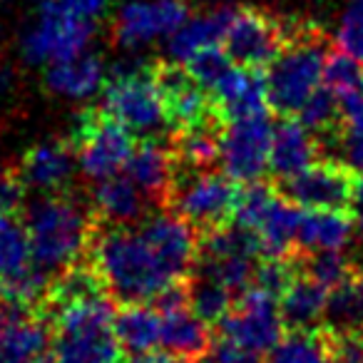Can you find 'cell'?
Here are the masks:
<instances>
[{"label":"cell","instance_id":"6da1fadb","mask_svg":"<svg viewBox=\"0 0 363 363\" xmlns=\"http://www.w3.org/2000/svg\"><path fill=\"white\" fill-rule=\"evenodd\" d=\"M87 262L97 269L110 298L122 303H147L172 284L152 254L140 229L100 222L92 234Z\"/></svg>","mask_w":363,"mask_h":363},{"label":"cell","instance_id":"7a4b0ae2","mask_svg":"<svg viewBox=\"0 0 363 363\" xmlns=\"http://www.w3.org/2000/svg\"><path fill=\"white\" fill-rule=\"evenodd\" d=\"M23 222L30 234L35 264L55 277L87 257L100 217L72 194L50 192L28 204Z\"/></svg>","mask_w":363,"mask_h":363},{"label":"cell","instance_id":"3957f363","mask_svg":"<svg viewBox=\"0 0 363 363\" xmlns=\"http://www.w3.org/2000/svg\"><path fill=\"white\" fill-rule=\"evenodd\" d=\"M328 40L313 23L294 21L291 38L272 60L267 75L269 107L279 117H296L323 77Z\"/></svg>","mask_w":363,"mask_h":363},{"label":"cell","instance_id":"277c9868","mask_svg":"<svg viewBox=\"0 0 363 363\" xmlns=\"http://www.w3.org/2000/svg\"><path fill=\"white\" fill-rule=\"evenodd\" d=\"M57 363H120L125 358L115 336L110 296L82 298L48 313Z\"/></svg>","mask_w":363,"mask_h":363},{"label":"cell","instance_id":"5b68a950","mask_svg":"<svg viewBox=\"0 0 363 363\" xmlns=\"http://www.w3.org/2000/svg\"><path fill=\"white\" fill-rule=\"evenodd\" d=\"M239 192L242 182L232 179L227 172L177 167L164 209L187 219L202 237L214 229L234 224Z\"/></svg>","mask_w":363,"mask_h":363},{"label":"cell","instance_id":"8992f818","mask_svg":"<svg viewBox=\"0 0 363 363\" xmlns=\"http://www.w3.org/2000/svg\"><path fill=\"white\" fill-rule=\"evenodd\" d=\"M102 110L127 127L132 135L160 137L169 130L160 87L152 65L115 67L102 85ZM172 135V130H169Z\"/></svg>","mask_w":363,"mask_h":363},{"label":"cell","instance_id":"52a82bcc","mask_svg":"<svg viewBox=\"0 0 363 363\" xmlns=\"http://www.w3.org/2000/svg\"><path fill=\"white\" fill-rule=\"evenodd\" d=\"M70 145L80 172L95 182L120 174L137 147L132 132L102 107H87L77 115Z\"/></svg>","mask_w":363,"mask_h":363},{"label":"cell","instance_id":"ba28073f","mask_svg":"<svg viewBox=\"0 0 363 363\" xmlns=\"http://www.w3.org/2000/svg\"><path fill=\"white\" fill-rule=\"evenodd\" d=\"M291 26L294 21H281L264 8H237L227 38H224V50L234 65L264 70L289 43Z\"/></svg>","mask_w":363,"mask_h":363},{"label":"cell","instance_id":"9c48e42d","mask_svg":"<svg viewBox=\"0 0 363 363\" xmlns=\"http://www.w3.org/2000/svg\"><path fill=\"white\" fill-rule=\"evenodd\" d=\"M155 77L172 132L224 127L212 95L189 75L187 67H182L174 60H160L155 62Z\"/></svg>","mask_w":363,"mask_h":363},{"label":"cell","instance_id":"30bf717a","mask_svg":"<svg viewBox=\"0 0 363 363\" xmlns=\"http://www.w3.org/2000/svg\"><path fill=\"white\" fill-rule=\"evenodd\" d=\"M95 21L70 18L40 3L38 21L33 23V28L21 43L23 57L30 65H52V62L72 60L87 50L92 35H95Z\"/></svg>","mask_w":363,"mask_h":363},{"label":"cell","instance_id":"8fae6325","mask_svg":"<svg viewBox=\"0 0 363 363\" xmlns=\"http://www.w3.org/2000/svg\"><path fill=\"white\" fill-rule=\"evenodd\" d=\"M217 333L264 356L286 333L279 298L252 284L234 298L232 311L217 323Z\"/></svg>","mask_w":363,"mask_h":363},{"label":"cell","instance_id":"7c38bea8","mask_svg":"<svg viewBox=\"0 0 363 363\" xmlns=\"http://www.w3.org/2000/svg\"><path fill=\"white\" fill-rule=\"evenodd\" d=\"M286 202L301 209H338L348 212L353 202V187H356V172L341 160L326 157L313 162L298 174L289 179L274 182Z\"/></svg>","mask_w":363,"mask_h":363},{"label":"cell","instance_id":"4fadbf2b","mask_svg":"<svg viewBox=\"0 0 363 363\" xmlns=\"http://www.w3.org/2000/svg\"><path fill=\"white\" fill-rule=\"evenodd\" d=\"M274 125L267 115L244 117L224 125L222 130V157L219 164L224 167L232 179L257 182L269 172L272 160Z\"/></svg>","mask_w":363,"mask_h":363},{"label":"cell","instance_id":"5bb4252c","mask_svg":"<svg viewBox=\"0 0 363 363\" xmlns=\"http://www.w3.org/2000/svg\"><path fill=\"white\" fill-rule=\"evenodd\" d=\"M137 229L150 244L152 254L157 257L169 281H182L192 277L199 254V234L187 219L164 209V212L142 217Z\"/></svg>","mask_w":363,"mask_h":363},{"label":"cell","instance_id":"9a60e30c","mask_svg":"<svg viewBox=\"0 0 363 363\" xmlns=\"http://www.w3.org/2000/svg\"><path fill=\"white\" fill-rule=\"evenodd\" d=\"M192 18L189 0H135L127 3L115 18L112 38L120 48L135 50L155 38L179 30Z\"/></svg>","mask_w":363,"mask_h":363},{"label":"cell","instance_id":"2e32d148","mask_svg":"<svg viewBox=\"0 0 363 363\" xmlns=\"http://www.w3.org/2000/svg\"><path fill=\"white\" fill-rule=\"evenodd\" d=\"M77 167V155L70 140H48L33 145L21 157V167L16 174L21 177L26 189L38 192H62L70 184Z\"/></svg>","mask_w":363,"mask_h":363},{"label":"cell","instance_id":"e0dca14e","mask_svg":"<svg viewBox=\"0 0 363 363\" xmlns=\"http://www.w3.org/2000/svg\"><path fill=\"white\" fill-rule=\"evenodd\" d=\"M209 95H212L214 107H217L224 125L234 120H244V117L267 115L269 97L264 70L234 65Z\"/></svg>","mask_w":363,"mask_h":363},{"label":"cell","instance_id":"ac0fdd59","mask_svg":"<svg viewBox=\"0 0 363 363\" xmlns=\"http://www.w3.org/2000/svg\"><path fill=\"white\" fill-rule=\"evenodd\" d=\"M125 172L150 202H155L157 207H164L177 174V160L172 155L169 140H167V145H162L160 137L142 140L132 152Z\"/></svg>","mask_w":363,"mask_h":363},{"label":"cell","instance_id":"d6986e66","mask_svg":"<svg viewBox=\"0 0 363 363\" xmlns=\"http://www.w3.org/2000/svg\"><path fill=\"white\" fill-rule=\"evenodd\" d=\"M318 152H321V142L311 130H306L294 117H281L274 125L272 160H269V172H272L274 182L289 179L311 167Z\"/></svg>","mask_w":363,"mask_h":363},{"label":"cell","instance_id":"ffe728a7","mask_svg":"<svg viewBox=\"0 0 363 363\" xmlns=\"http://www.w3.org/2000/svg\"><path fill=\"white\" fill-rule=\"evenodd\" d=\"M52 348V323L43 311H18L0 333V363H28Z\"/></svg>","mask_w":363,"mask_h":363},{"label":"cell","instance_id":"44dd1931","mask_svg":"<svg viewBox=\"0 0 363 363\" xmlns=\"http://www.w3.org/2000/svg\"><path fill=\"white\" fill-rule=\"evenodd\" d=\"M147 197L130 177L112 174L92 189V209L107 224H132L145 217Z\"/></svg>","mask_w":363,"mask_h":363},{"label":"cell","instance_id":"7402d4cb","mask_svg":"<svg viewBox=\"0 0 363 363\" xmlns=\"http://www.w3.org/2000/svg\"><path fill=\"white\" fill-rule=\"evenodd\" d=\"M162 346L182 361L197 363L207 353H212L214 338L209 333V323H204L192 308L162 313Z\"/></svg>","mask_w":363,"mask_h":363},{"label":"cell","instance_id":"603a6c76","mask_svg":"<svg viewBox=\"0 0 363 363\" xmlns=\"http://www.w3.org/2000/svg\"><path fill=\"white\" fill-rule=\"evenodd\" d=\"M105 65L97 55L82 52V55L72 57V60L52 62L48 65L45 72V85L50 92L70 100H82L90 97L105 85Z\"/></svg>","mask_w":363,"mask_h":363},{"label":"cell","instance_id":"cb8c5ba5","mask_svg":"<svg viewBox=\"0 0 363 363\" xmlns=\"http://www.w3.org/2000/svg\"><path fill=\"white\" fill-rule=\"evenodd\" d=\"M234 8H217L207 16L189 18L177 33L169 35L167 43V55L174 62H184L197 50L207 45H219L227 38V30L234 21Z\"/></svg>","mask_w":363,"mask_h":363},{"label":"cell","instance_id":"d4e9b609","mask_svg":"<svg viewBox=\"0 0 363 363\" xmlns=\"http://www.w3.org/2000/svg\"><path fill=\"white\" fill-rule=\"evenodd\" d=\"M33 269H38V264L23 217L16 212L0 214V291L11 289Z\"/></svg>","mask_w":363,"mask_h":363},{"label":"cell","instance_id":"484cf974","mask_svg":"<svg viewBox=\"0 0 363 363\" xmlns=\"http://www.w3.org/2000/svg\"><path fill=\"white\" fill-rule=\"evenodd\" d=\"M115 336L125 353H145L162 343V313L147 303H122L115 313Z\"/></svg>","mask_w":363,"mask_h":363},{"label":"cell","instance_id":"4316f807","mask_svg":"<svg viewBox=\"0 0 363 363\" xmlns=\"http://www.w3.org/2000/svg\"><path fill=\"white\" fill-rule=\"evenodd\" d=\"M353 217L338 209H306L296 234V249H346L351 244Z\"/></svg>","mask_w":363,"mask_h":363},{"label":"cell","instance_id":"83f0119b","mask_svg":"<svg viewBox=\"0 0 363 363\" xmlns=\"http://www.w3.org/2000/svg\"><path fill=\"white\" fill-rule=\"evenodd\" d=\"M328 289L316 284L313 279L298 274L291 286L279 298L284 326L286 328H308L318 326V318L326 313Z\"/></svg>","mask_w":363,"mask_h":363},{"label":"cell","instance_id":"f1b7e54d","mask_svg":"<svg viewBox=\"0 0 363 363\" xmlns=\"http://www.w3.org/2000/svg\"><path fill=\"white\" fill-rule=\"evenodd\" d=\"M326 323L338 331H363V262L328 291Z\"/></svg>","mask_w":363,"mask_h":363},{"label":"cell","instance_id":"f546056e","mask_svg":"<svg viewBox=\"0 0 363 363\" xmlns=\"http://www.w3.org/2000/svg\"><path fill=\"white\" fill-rule=\"evenodd\" d=\"M301 214H303L301 207L286 202L279 194V199L274 202V207L269 209V214L264 217V222L257 229L264 247V257H289L296 249V234H298V224H301Z\"/></svg>","mask_w":363,"mask_h":363},{"label":"cell","instance_id":"4dcf8cb0","mask_svg":"<svg viewBox=\"0 0 363 363\" xmlns=\"http://www.w3.org/2000/svg\"><path fill=\"white\" fill-rule=\"evenodd\" d=\"M272 363H331L328 326L286 328L281 341L272 348Z\"/></svg>","mask_w":363,"mask_h":363},{"label":"cell","instance_id":"1f68e13d","mask_svg":"<svg viewBox=\"0 0 363 363\" xmlns=\"http://www.w3.org/2000/svg\"><path fill=\"white\" fill-rule=\"evenodd\" d=\"M296 120L301 122L306 130H311L313 135L318 137L321 145H328V142L341 132L346 117H343L341 102H338L336 92L323 85V87H316V92L308 97L306 105L298 110Z\"/></svg>","mask_w":363,"mask_h":363},{"label":"cell","instance_id":"d6a6232c","mask_svg":"<svg viewBox=\"0 0 363 363\" xmlns=\"http://www.w3.org/2000/svg\"><path fill=\"white\" fill-rule=\"evenodd\" d=\"M234 294L227 286L204 277H189V308L209 326H217L234 306Z\"/></svg>","mask_w":363,"mask_h":363},{"label":"cell","instance_id":"836d02e7","mask_svg":"<svg viewBox=\"0 0 363 363\" xmlns=\"http://www.w3.org/2000/svg\"><path fill=\"white\" fill-rule=\"evenodd\" d=\"M184 62H187L184 67L189 70V75H192L207 92H212L214 87L222 82V77L234 67L232 57L227 55V50H222V45L202 48V50H197Z\"/></svg>","mask_w":363,"mask_h":363},{"label":"cell","instance_id":"e575fe53","mask_svg":"<svg viewBox=\"0 0 363 363\" xmlns=\"http://www.w3.org/2000/svg\"><path fill=\"white\" fill-rule=\"evenodd\" d=\"M328 145L336 147V152L343 157V164L351 167L356 174H363V110L356 117H348L341 132Z\"/></svg>","mask_w":363,"mask_h":363},{"label":"cell","instance_id":"d590c367","mask_svg":"<svg viewBox=\"0 0 363 363\" xmlns=\"http://www.w3.org/2000/svg\"><path fill=\"white\" fill-rule=\"evenodd\" d=\"M336 48L363 62V0H351L336 30Z\"/></svg>","mask_w":363,"mask_h":363},{"label":"cell","instance_id":"8d00e7d4","mask_svg":"<svg viewBox=\"0 0 363 363\" xmlns=\"http://www.w3.org/2000/svg\"><path fill=\"white\" fill-rule=\"evenodd\" d=\"M52 11H60L70 18H80V21H95L105 16L110 0H43Z\"/></svg>","mask_w":363,"mask_h":363},{"label":"cell","instance_id":"74e56055","mask_svg":"<svg viewBox=\"0 0 363 363\" xmlns=\"http://www.w3.org/2000/svg\"><path fill=\"white\" fill-rule=\"evenodd\" d=\"M212 358L217 363H262L264 356L257 351H252V348L242 346V343L219 336L212 346Z\"/></svg>","mask_w":363,"mask_h":363},{"label":"cell","instance_id":"f35d334b","mask_svg":"<svg viewBox=\"0 0 363 363\" xmlns=\"http://www.w3.org/2000/svg\"><path fill=\"white\" fill-rule=\"evenodd\" d=\"M23 192H26V187L16 172H0V214L18 212L23 202Z\"/></svg>","mask_w":363,"mask_h":363},{"label":"cell","instance_id":"ab89813d","mask_svg":"<svg viewBox=\"0 0 363 363\" xmlns=\"http://www.w3.org/2000/svg\"><path fill=\"white\" fill-rule=\"evenodd\" d=\"M120 363H187V361H182L179 356L169 353L167 348L164 351L152 348V351H145V353H125V358H122Z\"/></svg>","mask_w":363,"mask_h":363},{"label":"cell","instance_id":"60d3db41","mask_svg":"<svg viewBox=\"0 0 363 363\" xmlns=\"http://www.w3.org/2000/svg\"><path fill=\"white\" fill-rule=\"evenodd\" d=\"M351 212H353V224H356L358 232L363 234V174H358V177H356V187H353Z\"/></svg>","mask_w":363,"mask_h":363},{"label":"cell","instance_id":"b9f144b4","mask_svg":"<svg viewBox=\"0 0 363 363\" xmlns=\"http://www.w3.org/2000/svg\"><path fill=\"white\" fill-rule=\"evenodd\" d=\"M18 311H26V308H18V306H13L8 298H3L0 296V333L6 331V326L11 323V318L16 316Z\"/></svg>","mask_w":363,"mask_h":363},{"label":"cell","instance_id":"7bdbcfd3","mask_svg":"<svg viewBox=\"0 0 363 363\" xmlns=\"http://www.w3.org/2000/svg\"><path fill=\"white\" fill-rule=\"evenodd\" d=\"M199 363H217V361H204V358H202V361H199Z\"/></svg>","mask_w":363,"mask_h":363},{"label":"cell","instance_id":"ee69618b","mask_svg":"<svg viewBox=\"0 0 363 363\" xmlns=\"http://www.w3.org/2000/svg\"><path fill=\"white\" fill-rule=\"evenodd\" d=\"M361 333H363V331H361Z\"/></svg>","mask_w":363,"mask_h":363}]
</instances>
